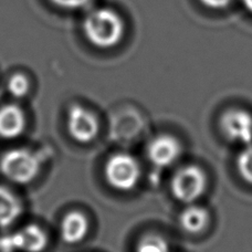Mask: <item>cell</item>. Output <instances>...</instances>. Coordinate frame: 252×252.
Listing matches in <instances>:
<instances>
[{
    "label": "cell",
    "instance_id": "1",
    "mask_svg": "<svg viewBox=\"0 0 252 252\" xmlns=\"http://www.w3.org/2000/svg\"><path fill=\"white\" fill-rule=\"evenodd\" d=\"M124 22L118 12L110 8H100L85 18L83 31L93 46L111 49L121 42L124 35Z\"/></svg>",
    "mask_w": 252,
    "mask_h": 252
},
{
    "label": "cell",
    "instance_id": "2",
    "mask_svg": "<svg viewBox=\"0 0 252 252\" xmlns=\"http://www.w3.org/2000/svg\"><path fill=\"white\" fill-rule=\"evenodd\" d=\"M209 179L204 169L197 165L179 167L170 179V191L184 205L195 204L208 189Z\"/></svg>",
    "mask_w": 252,
    "mask_h": 252
},
{
    "label": "cell",
    "instance_id": "3",
    "mask_svg": "<svg viewBox=\"0 0 252 252\" xmlns=\"http://www.w3.org/2000/svg\"><path fill=\"white\" fill-rule=\"evenodd\" d=\"M104 175L112 188L127 192L138 185L142 178V167L133 155L128 153H116L106 160Z\"/></svg>",
    "mask_w": 252,
    "mask_h": 252
},
{
    "label": "cell",
    "instance_id": "4",
    "mask_svg": "<svg viewBox=\"0 0 252 252\" xmlns=\"http://www.w3.org/2000/svg\"><path fill=\"white\" fill-rule=\"evenodd\" d=\"M0 172L8 181L18 185H27L39 175L40 160L29 150L17 148L7 152L0 159Z\"/></svg>",
    "mask_w": 252,
    "mask_h": 252
},
{
    "label": "cell",
    "instance_id": "5",
    "mask_svg": "<svg viewBox=\"0 0 252 252\" xmlns=\"http://www.w3.org/2000/svg\"><path fill=\"white\" fill-rule=\"evenodd\" d=\"M219 127L229 142L247 146L252 144V113L240 107L226 110L219 120Z\"/></svg>",
    "mask_w": 252,
    "mask_h": 252
},
{
    "label": "cell",
    "instance_id": "6",
    "mask_svg": "<svg viewBox=\"0 0 252 252\" xmlns=\"http://www.w3.org/2000/svg\"><path fill=\"white\" fill-rule=\"evenodd\" d=\"M184 153L183 144L172 134H158L147 144L146 155L152 165L166 169L176 165Z\"/></svg>",
    "mask_w": 252,
    "mask_h": 252
},
{
    "label": "cell",
    "instance_id": "7",
    "mask_svg": "<svg viewBox=\"0 0 252 252\" xmlns=\"http://www.w3.org/2000/svg\"><path fill=\"white\" fill-rule=\"evenodd\" d=\"M66 123L70 136L80 144L93 142L100 130L96 116L81 105L70 107Z\"/></svg>",
    "mask_w": 252,
    "mask_h": 252
},
{
    "label": "cell",
    "instance_id": "8",
    "mask_svg": "<svg viewBox=\"0 0 252 252\" xmlns=\"http://www.w3.org/2000/svg\"><path fill=\"white\" fill-rule=\"evenodd\" d=\"M15 250L21 252H42L48 247V236L37 224L21 228L11 238Z\"/></svg>",
    "mask_w": 252,
    "mask_h": 252
},
{
    "label": "cell",
    "instance_id": "9",
    "mask_svg": "<svg viewBox=\"0 0 252 252\" xmlns=\"http://www.w3.org/2000/svg\"><path fill=\"white\" fill-rule=\"evenodd\" d=\"M26 129V115L20 106L6 104L0 107V137L16 139Z\"/></svg>",
    "mask_w": 252,
    "mask_h": 252
},
{
    "label": "cell",
    "instance_id": "10",
    "mask_svg": "<svg viewBox=\"0 0 252 252\" xmlns=\"http://www.w3.org/2000/svg\"><path fill=\"white\" fill-rule=\"evenodd\" d=\"M210 214L204 206L197 202L185 205L178 216V223L184 231L189 235H200L208 229L210 224Z\"/></svg>",
    "mask_w": 252,
    "mask_h": 252
},
{
    "label": "cell",
    "instance_id": "11",
    "mask_svg": "<svg viewBox=\"0 0 252 252\" xmlns=\"http://www.w3.org/2000/svg\"><path fill=\"white\" fill-rule=\"evenodd\" d=\"M89 220L80 211H71L63 217L60 226V236L65 244L75 245L88 235Z\"/></svg>",
    "mask_w": 252,
    "mask_h": 252
},
{
    "label": "cell",
    "instance_id": "12",
    "mask_svg": "<svg viewBox=\"0 0 252 252\" xmlns=\"http://www.w3.org/2000/svg\"><path fill=\"white\" fill-rule=\"evenodd\" d=\"M24 207L19 198L8 188L0 186V228H8L22 215Z\"/></svg>",
    "mask_w": 252,
    "mask_h": 252
},
{
    "label": "cell",
    "instance_id": "13",
    "mask_svg": "<svg viewBox=\"0 0 252 252\" xmlns=\"http://www.w3.org/2000/svg\"><path fill=\"white\" fill-rule=\"evenodd\" d=\"M135 252H170V246L165 237L147 233L137 242Z\"/></svg>",
    "mask_w": 252,
    "mask_h": 252
},
{
    "label": "cell",
    "instance_id": "14",
    "mask_svg": "<svg viewBox=\"0 0 252 252\" xmlns=\"http://www.w3.org/2000/svg\"><path fill=\"white\" fill-rule=\"evenodd\" d=\"M236 167L242 181L252 186V144L241 148L236 159Z\"/></svg>",
    "mask_w": 252,
    "mask_h": 252
},
{
    "label": "cell",
    "instance_id": "15",
    "mask_svg": "<svg viewBox=\"0 0 252 252\" xmlns=\"http://www.w3.org/2000/svg\"><path fill=\"white\" fill-rule=\"evenodd\" d=\"M8 91L15 98H24L30 91V82L28 78L22 73H16L8 81Z\"/></svg>",
    "mask_w": 252,
    "mask_h": 252
},
{
    "label": "cell",
    "instance_id": "16",
    "mask_svg": "<svg viewBox=\"0 0 252 252\" xmlns=\"http://www.w3.org/2000/svg\"><path fill=\"white\" fill-rule=\"evenodd\" d=\"M50 1L58 7L72 10V9H79L87 6L91 0H50Z\"/></svg>",
    "mask_w": 252,
    "mask_h": 252
},
{
    "label": "cell",
    "instance_id": "17",
    "mask_svg": "<svg viewBox=\"0 0 252 252\" xmlns=\"http://www.w3.org/2000/svg\"><path fill=\"white\" fill-rule=\"evenodd\" d=\"M200 2L206 7L218 10V9L228 7L232 2V0H200Z\"/></svg>",
    "mask_w": 252,
    "mask_h": 252
},
{
    "label": "cell",
    "instance_id": "18",
    "mask_svg": "<svg viewBox=\"0 0 252 252\" xmlns=\"http://www.w3.org/2000/svg\"><path fill=\"white\" fill-rule=\"evenodd\" d=\"M241 2L247 10H248L250 13H252V0H241Z\"/></svg>",
    "mask_w": 252,
    "mask_h": 252
}]
</instances>
